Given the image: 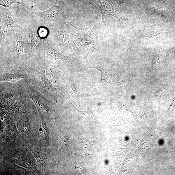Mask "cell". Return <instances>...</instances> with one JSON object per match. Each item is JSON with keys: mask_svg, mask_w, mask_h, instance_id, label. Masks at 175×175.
<instances>
[{"mask_svg": "<svg viewBox=\"0 0 175 175\" xmlns=\"http://www.w3.org/2000/svg\"><path fill=\"white\" fill-rule=\"evenodd\" d=\"M30 71L38 83L46 89H49L51 88L47 80L45 71L32 69H30Z\"/></svg>", "mask_w": 175, "mask_h": 175, "instance_id": "52a82bcc", "label": "cell"}, {"mask_svg": "<svg viewBox=\"0 0 175 175\" xmlns=\"http://www.w3.org/2000/svg\"><path fill=\"white\" fill-rule=\"evenodd\" d=\"M66 24L68 27L70 40L76 44L84 46L98 45V35L95 28L78 27L68 22Z\"/></svg>", "mask_w": 175, "mask_h": 175, "instance_id": "6da1fadb", "label": "cell"}, {"mask_svg": "<svg viewBox=\"0 0 175 175\" xmlns=\"http://www.w3.org/2000/svg\"><path fill=\"white\" fill-rule=\"evenodd\" d=\"M92 2L96 7L100 10L102 15L101 25L106 27L108 20L112 17H115L122 23L127 20L120 12L119 5L113 0H93Z\"/></svg>", "mask_w": 175, "mask_h": 175, "instance_id": "7a4b0ae2", "label": "cell"}, {"mask_svg": "<svg viewBox=\"0 0 175 175\" xmlns=\"http://www.w3.org/2000/svg\"><path fill=\"white\" fill-rule=\"evenodd\" d=\"M47 58L50 61L66 60V57L59 53L52 48H49L47 49L46 52Z\"/></svg>", "mask_w": 175, "mask_h": 175, "instance_id": "30bf717a", "label": "cell"}, {"mask_svg": "<svg viewBox=\"0 0 175 175\" xmlns=\"http://www.w3.org/2000/svg\"><path fill=\"white\" fill-rule=\"evenodd\" d=\"M14 3L22 5L33 13L37 10L29 0H0V5L5 8H10L12 4Z\"/></svg>", "mask_w": 175, "mask_h": 175, "instance_id": "5b68a950", "label": "cell"}, {"mask_svg": "<svg viewBox=\"0 0 175 175\" xmlns=\"http://www.w3.org/2000/svg\"><path fill=\"white\" fill-rule=\"evenodd\" d=\"M14 37L16 42L15 52L16 56L20 58L24 57L26 52L24 38L22 34L19 33H16Z\"/></svg>", "mask_w": 175, "mask_h": 175, "instance_id": "8992f818", "label": "cell"}, {"mask_svg": "<svg viewBox=\"0 0 175 175\" xmlns=\"http://www.w3.org/2000/svg\"><path fill=\"white\" fill-rule=\"evenodd\" d=\"M90 1H93V0H90Z\"/></svg>", "mask_w": 175, "mask_h": 175, "instance_id": "4fadbf2b", "label": "cell"}, {"mask_svg": "<svg viewBox=\"0 0 175 175\" xmlns=\"http://www.w3.org/2000/svg\"><path fill=\"white\" fill-rule=\"evenodd\" d=\"M33 13L46 21L51 23L61 22L65 18L64 6L62 0H56L54 4L48 10L42 12L36 10Z\"/></svg>", "mask_w": 175, "mask_h": 175, "instance_id": "3957f363", "label": "cell"}, {"mask_svg": "<svg viewBox=\"0 0 175 175\" xmlns=\"http://www.w3.org/2000/svg\"><path fill=\"white\" fill-rule=\"evenodd\" d=\"M31 40V48L32 51L37 52L39 51L41 45V38L36 31H31L29 34Z\"/></svg>", "mask_w": 175, "mask_h": 175, "instance_id": "9c48e42d", "label": "cell"}, {"mask_svg": "<svg viewBox=\"0 0 175 175\" xmlns=\"http://www.w3.org/2000/svg\"><path fill=\"white\" fill-rule=\"evenodd\" d=\"M10 8H2L1 9V28L7 36H14L18 27L16 19Z\"/></svg>", "mask_w": 175, "mask_h": 175, "instance_id": "277c9868", "label": "cell"}, {"mask_svg": "<svg viewBox=\"0 0 175 175\" xmlns=\"http://www.w3.org/2000/svg\"><path fill=\"white\" fill-rule=\"evenodd\" d=\"M37 33L41 38H42L46 37L48 31L46 29L43 28H40L37 32Z\"/></svg>", "mask_w": 175, "mask_h": 175, "instance_id": "8fae6325", "label": "cell"}, {"mask_svg": "<svg viewBox=\"0 0 175 175\" xmlns=\"http://www.w3.org/2000/svg\"><path fill=\"white\" fill-rule=\"evenodd\" d=\"M1 38H0V41H1V43H4L5 39L6 36L7 35L5 34L4 32L2 30V29L1 28Z\"/></svg>", "mask_w": 175, "mask_h": 175, "instance_id": "7c38bea8", "label": "cell"}, {"mask_svg": "<svg viewBox=\"0 0 175 175\" xmlns=\"http://www.w3.org/2000/svg\"><path fill=\"white\" fill-rule=\"evenodd\" d=\"M26 76L22 73L17 72L7 71L4 73L1 76V81H8L14 83L17 81Z\"/></svg>", "mask_w": 175, "mask_h": 175, "instance_id": "ba28073f", "label": "cell"}]
</instances>
